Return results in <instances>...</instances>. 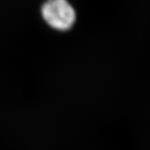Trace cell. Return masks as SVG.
Instances as JSON below:
<instances>
[{
    "label": "cell",
    "mask_w": 150,
    "mask_h": 150,
    "mask_svg": "<svg viewBox=\"0 0 150 150\" xmlns=\"http://www.w3.org/2000/svg\"><path fill=\"white\" fill-rule=\"evenodd\" d=\"M40 15L48 27L60 33L71 30L77 21V12L69 0H45Z\"/></svg>",
    "instance_id": "obj_1"
}]
</instances>
